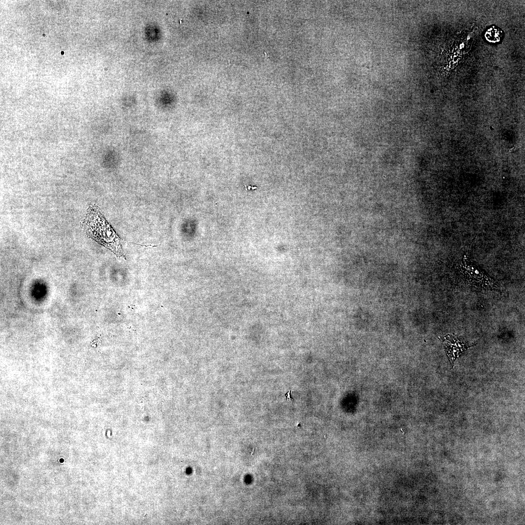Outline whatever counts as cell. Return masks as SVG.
Returning <instances> with one entry per match:
<instances>
[{
	"label": "cell",
	"mask_w": 525,
	"mask_h": 525,
	"mask_svg": "<svg viewBox=\"0 0 525 525\" xmlns=\"http://www.w3.org/2000/svg\"><path fill=\"white\" fill-rule=\"evenodd\" d=\"M88 235L105 246L118 257L125 258L122 247V240L106 222L96 206L90 207L83 222Z\"/></svg>",
	"instance_id": "cell-1"
},
{
	"label": "cell",
	"mask_w": 525,
	"mask_h": 525,
	"mask_svg": "<svg viewBox=\"0 0 525 525\" xmlns=\"http://www.w3.org/2000/svg\"><path fill=\"white\" fill-rule=\"evenodd\" d=\"M442 342L445 351L448 356L450 362L454 364L455 360L466 349L473 346L468 343H465L458 339L456 336L449 334L443 337H440Z\"/></svg>",
	"instance_id": "cell-2"
},
{
	"label": "cell",
	"mask_w": 525,
	"mask_h": 525,
	"mask_svg": "<svg viewBox=\"0 0 525 525\" xmlns=\"http://www.w3.org/2000/svg\"><path fill=\"white\" fill-rule=\"evenodd\" d=\"M463 268L464 275L472 285L485 287L493 285V280L475 265L470 263L467 264L464 262Z\"/></svg>",
	"instance_id": "cell-3"
}]
</instances>
